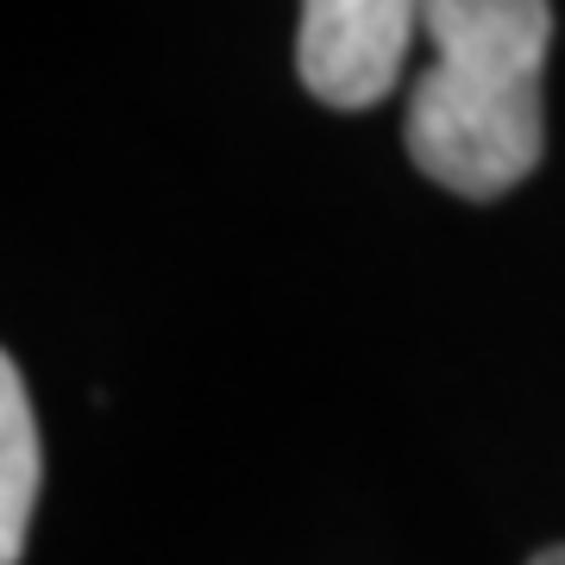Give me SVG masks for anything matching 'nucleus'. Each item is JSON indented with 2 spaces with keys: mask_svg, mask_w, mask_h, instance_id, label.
I'll use <instances>...</instances> for the list:
<instances>
[{
  "mask_svg": "<svg viewBox=\"0 0 565 565\" xmlns=\"http://www.w3.org/2000/svg\"><path fill=\"white\" fill-rule=\"evenodd\" d=\"M422 39L434 63L408 95V163L446 195L497 202L541 170L546 151L553 0H427Z\"/></svg>",
  "mask_w": 565,
  "mask_h": 565,
  "instance_id": "obj_1",
  "label": "nucleus"
},
{
  "mask_svg": "<svg viewBox=\"0 0 565 565\" xmlns=\"http://www.w3.org/2000/svg\"><path fill=\"white\" fill-rule=\"evenodd\" d=\"M427 0H302L296 76L321 107L364 114L403 76Z\"/></svg>",
  "mask_w": 565,
  "mask_h": 565,
  "instance_id": "obj_2",
  "label": "nucleus"
},
{
  "mask_svg": "<svg viewBox=\"0 0 565 565\" xmlns=\"http://www.w3.org/2000/svg\"><path fill=\"white\" fill-rule=\"evenodd\" d=\"M39 415L25 396L20 364H0V565H20L32 503H39Z\"/></svg>",
  "mask_w": 565,
  "mask_h": 565,
  "instance_id": "obj_3",
  "label": "nucleus"
},
{
  "mask_svg": "<svg viewBox=\"0 0 565 565\" xmlns=\"http://www.w3.org/2000/svg\"><path fill=\"white\" fill-rule=\"evenodd\" d=\"M527 565H565V546H546V553H534Z\"/></svg>",
  "mask_w": 565,
  "mask_h": 565,
  "instance_id": "obj_4",
  "label": "nucleus"
}]
</instances>
